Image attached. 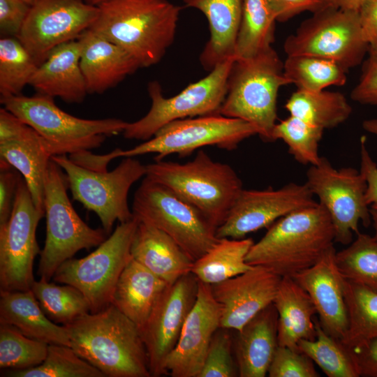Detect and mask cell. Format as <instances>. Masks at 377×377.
I'll use <instances>...</instances> for the list:
<instances>
[{
	"label": "cell",
	"instance_id": "6da1fadb",
	"mask_svg": "<svg viewBox=\"0 0 377 377\" xmlns=\"http://www.w3.org/2000/svg\"><path fill=\"white\" fill-rule=\"evenodd\" d=\"M70 347L105 377H150L140 328L114 305L64 325Z\"/></svg>",
	"mask_w": 377,
	"mask_h": 377
},
{
	"label": "cell",
	"instance_id": "7a4b0ae2",
	"mask_svg": "<svg viewBox=\"0 0 377 377\" xmlns=\"http://www.w3.org/2000/svg\"><path fill=\"white\" fill-rule=\"evenodd\" d=\"M89 29L115 43L140 68L158 64L172 44L181 7L168 0H110Z\"/></svg>",
	"mask_w": 377,
	"mask_h": 377
},
{
	"label": "cell",
	"instance_id": "3957f363",
	"mask_svg": "<svg viewBox=\"0 0 377 377\" xmlns=\"http://www.w3.org/2000/svg\"><path fill=\"white\" fill-rule=\"evenodd\" d=\"M334 238L329 214L316 202L272 224L251 246L246 262L264 267L281 277H293L316 263L333 246Z\"/></svg>",
	"mask_w": 377,
	"mask_h": 377
},
{
	"label": "cell",
	"instance_id": "277c9868",
	"mask_svg": "<svg viewBox=\"0 0 377 377\" xmlns=\"http://www.w3.org/2000/svg\"><path fill=\"white\" fill-rule=\"evenodd\" d=\"M0 101L3 108L40 135L52 156L99 147L107 137L123 133L128 124L116 118L75 117L59 108L54 98L38 93L32 96L1 97Z\"/></svg>",
	"mask_w": 377,
	"mask_h": 377
},
{
	"label": "cell",
	"instance_id": "5b68a950",
	"mask_svg": "<svg viewBox=\"0 0 377 377\" xmlns=\"http://www.w3.org/2000/svg\"><path fill=\"white\" fill-rule=\"evenodd\" d=\"M199 209L217 228L223 222L243 189L228 164L214 161L205 151L179 163L163 160L146 165V175Z\"/></svg>",
	"mask_w": 377,
	"mask_h": 377
},
{
	"label": "cell",
	"instance_id": "8992f818",
	"mask_svg": "<svg viewBox=\"0 0 377 377\" xmlns=\"http://www.w3.org/2000/svg\"><path fill=\"white\" fill-rule=\"evenodd\" d=\"M290 84L283 63L272 47L246 59H236L219 114L252 124L265 142H272L281 87Z\"/></svg>",
	"mask_w": 377,
	"mask_h": 377
},
{
	"label": "cell",
	"instance_id": "52a82bcc",
	"mask_svg": "<svg viewBox=\"0 0 377 377\" xmlns=\"http://www.w3.org/2000/svg\"><path fill=\"white\" fill-rule=\"evenodd\" d=\"M68 188L65 172L51 158L45 180L46 238L38 269L40 279L47 281L64 262L82 249L98 246L108 235L82 221L70 202Z\"/></svg>",
	"mask_w": 377,
	"mask_h": 377
},
{
	"label": "cell",
	"instance_id": "ba28073f",
	"mask_svg": "<svg viewBox=\"0 0 377 377\" xmlns=\"http://www.w3.org/2000/svg\"><path fill=\"white\" fill-rule=\"evenodd\" d=\"M133 216L168 235L193 260L219 240L216 228L195 206L145 177L134 194Z\"/></svg>",
	"mask_w": 377,
	"mask_h": 377
},
{
	"label": "cell",
	"instance_id": "9c48e42d",
	"mask_svg": "<svg viewBox=\"0 0 377 377\" xmlns=\"http://www.w3.org/2000/svg\"><path fill=\"white\" fill-rule=\"evenodd\" d=\"M66 175L74 200L98 216L110 234L116 221L133 218L128 202L132 185L146 175V165L133 157H126L112 171H94L73 162L67 155L52 156Z\"/></svg>",
	"mask_w": 377,
	"mask_h": 377
},
{
	"label": "cell",
	"instance_id": "30bf717a",
	"mask_svg": "<svg viewBox=\"0 0 377 377\" xmlns=\"http://www.w3.org/2000/svg\"><path fill=\"white\" fill-rule=\"evenodd\" d=\"M235 59L230 58L218 64L206 77L188 85L172 97L163 96L158 82H149L147 90L151 101V108L141 119L128 122L123 131L124 137L146 141L173 121L219 114Z\"/></svg>",
	"mask_w": 377,
	"mask_h": 377
},
{
	"label": "cell",
	"instance_id": "8fae6325",
	"mask_svg": "<svg viewBox=\"0 0 377 377\" xmlns=\"http://www.w3.org/2000/svg\"><path fill=\"white\" fill-rule=\"evenodd\" d=\"M138 220L120 223L98 248L82 258H70L57 269L52 279L80 290L98 312L111 304L116 284L132 259L131 248Z\"/></svg>",
	"mask_w": 377,
	"mask_h": 377
},
{
	"label": "cell",
	"instance_id": "7c38bea8",
	"mask_svg": "<svg viewBox=\"0 0 377 377\" xmlns=\"http://www.w3.org/2000/svg\"><path fill=\"white\" fill-rule=\"evenodd\" d=\"M287 56L308 55L332 61L346 71L369 52L359 12L333 6L314 13L285 40Z\"/></svg>",
	"mask_w": 377,
	"mask_h": 377
},
{
	"label": "cell",
	"instance_id": "4fadbf2b",
	"mask_svg": "<svg viewBox=\"0 0 377 377\" xmlns=\"http://www.w3.org/2000/svg\"><path fill=\"white\" fill-rule=\"evenodd\" d=\"M258 134L251 123L221 114L173 121L157 131L149 140L128 149H115L116 158L156 154L155 161L177 154L188 156L205 146L233 150L244 140Z\"/></svg>",
	"mask_w": 377,
	"mask_h": 377
},
{
	"label": "cell",
	"instance_id": "5bb4252c",
	"mask_svg": "<svg viewBox=\"0 0 377 377\" xmlns=\"http://www.w3.org/2000/svg\"><path fill=\"white\" fill-rule=\"evenodd\" d=\"M305 184L329 214L334 242L350 244L353 234L360 232V223L367 227L372 222L365 197L367 182L360 170L336 169L322 157L318 164L308 169Z\"/></svg>",
	"mask_w": 377,
	"mask_h": 377
},
{
	"label": "cell",
	"instance_id": "9a60e30c",
	"mask_svg": "<svg viewBox=\"0 0 377 377\" xmlns=\"http://www.w3.org/2000/svg\"><path fill=\"white\" fill-rule=\"evenodd\" d=\"M43 216L35 207L22 177L10 217L0 226V290H31L36 281L34 259L41 251L36 239V229Z\"/></svg>",
	"mask_w": 377,
	"mask_h": 377
},
{
	"label": "cell",
	"instance_id": "2e32d148",
	"mask_svg": "<svg viewBox=\"0 0 377 377\" xmlns=\"http://www.w3.org/2000/svg\"><path fill=\"white\" fill-rule=\"evenodd\" d=\"M98 13L84 0H36L17 38L39 65L55 47L89 29Z\"/></svg>",
	"mask_w": 377,
	"mask_h": 377
},
{
	"label": "cell",
	"instance_id": "e0dca14e",
	"mask_svg": "<svg viewBox=\"0 0 377 377\" xmlns=\"http://www.w3.org/2000/svg\"><path fill=\"white\" fill-rule=\"evenodd\" d=\"M304 183H289L279 188L242 189L223 222L217 238H244L249 233L269 228L280 218L316 202Z\"/></svg>",
	"mask_w": 377,
	"mask_h": 377
},
{
	"label": "cell",
	"instance_id": "ac0fdd59",
	"mask_svg": "<svg viewBox=\"0 0 377 377\" xmlns=\"http://www.w3.org/2000/svg\"><path fill=\"white\" fill-rule=\"evenodd\" d=\"M198 283L195 276L189 273L167 286L141 329L151 376L165 375V362L195 302Z\"/></svg>",
	"mask_w": 377,
	"mask_h": 377
},
{
	"label": "cell",
	"instance_id": "d6986e66",
	"mask_svg": "<svg viewBox=\"0 0 377 377\" xmlns=\"http://www.w3.org/2000/svg\"><path fill=\"white\" fill-rule=\"evenodd\" d=\"M220 306L211 286L199 281L195 302L165 362V375L199 377L212 337L220 328Z\"/></svg>",
	"mask_w": 377,
	"mask_h": 377
},
{
	"label": "cell",
	"instance_id": "ffe728a7",
	"mask_svg": "<svg viewBox=\"0 0 377 377\" xmlns=\"http://www.w3.org/2000/svg\"><path fill=\"white\" fill-rule=\"evenodd\" d=\"M281 278L262 266L212 285L220 306V327L241 330L262 310L273 304Z\"/></svg>",
	"mask_w": 377,
	"mask_h": 377
},
{
	"label": "cell",
	"instance_id": "44dd1931",
	"mask_svg": "<svg viewBox=\"0 0 377 377\" xmlns=\"http://www.w3.org/2000/svg\"><path fill=\"white\" fill-rule=\"evenodd\" d=\"M336 252L332 246L316 263L293 278L310 296L325 332L341 340L347 329L348 317L344 279L336 263Z\"/></svg>",
	"mask_w": 377,
	"mask_h": 377
},
{
	"label": "cell",
	"instance_id": "7402d4cb",
	"mask_svg": "<svg viewBox=\"0 0 377 377\" xmlns=\"http://www.w3.org/2000/svg\"><path fill=\"white\" fill-rule=\"evenodd\" d=\"M77 39L82 43L80 65L88 94H103L140 68L123 48L89 29Z\"/></svg>",
	"mask_w": 377,
	"mask_h": 377
},
{
	"label": "cell",
	"instance_id": "603a6c76",
	"mask_svg": "<svg viewBox=\"0 0 377 377\" xmlns=\"http://www.w3.org/2000/svg\"><path fill=\"white\" fill-rule=\"evenodd\" d=\"M81 51L79 39L57 46L38 65L29 85L38 94L81 103L88 94L80 65Z\"/></svg>",
	"mask_w": 377,
	"mask_h": 377
},
{
	"label": "cell",
	"instance_id": "cb8c5ba5",
	"mask_svg": "<svg viewBox=\"0 0 377 377\" xmlns=\"http://www.w3.org/2000/svg\"><path fill=\"white\" fill-rule=\"evenodd\" d=\"M278 313L270 304L237 331L235 353L239 377H265L279 346Z\"/></svg>",
	"mask_w": 377,
	"mask_h": 377
},
{
	"label": "cell",
	"instance_id": "d4e9b609",
	"mask_svg": "<svg viewBox=\"0 0 377 377\" xmlns=\"http://www.w3.org/2000/svg\"><path fill=\"white\" fill-rule=\"evenodd\" d=\"M131 252L133 259L168 285L191 273L194 262L165 232L139 221Z\"/></svg>",
	"mask_w": 377,
	"mask_h": 377
},
{
	"label": "cell",
	"instance_id": "484cf974",
	"mask_svg": "<svg viewBox=\"0 0 377 377\" xmlns=\"http://www.w3.org/2000/svg\"><path fill=\"white\" fill-rule=\"evenodd\" d=\"M185 6L201 11L207 19L210 36L200 56L203 68L211 71L235 57L242 0H183ZM236 58V57H235Z\"/></svg>",
	"mask_w": 377,
	"mask_h": 377
},
{
	"label": "cell",
	"instance_id": "4316f807",
	"mask_svg": "<svg viewBox=\"0 0 377 377\" xmlns=\"http://www.w3.org/2000/svg\"><path fill=\"white\" fill-rule=\"evenodd\" d=\"M273 304L278 313L279 346L298 350L301 340L316 339V308L309 294L293 277L281 278Z\"/></svg>",
	"mask_w": 377,
	"mask_h": 377
},
{
	"label": "cell",
	"instance_id": "83f0119b",
	"mask_svg": "<svg viewBox=\"0 0 377 377\" xmlns=\"http://www.w3.org/2000/svg\"><path fill=\"white\" fill-rule=\"evenodd\" d=\"M0 323L10 325L25 336L47 344L70 346L66 327L48 318L31 290H0Z\"/></svg>",
	"mask_w": 377,
	"mask_h": 377
},
{
	"label": "cell",
	"instance_id": "f1b7e54d",
	"mask_svg": "<svg viewBox=\"0 0 377 377\" xmlns=\"http://www.w3.org/2000/svg\"><path fill=\"white\" fill-rule=\"evenodd\" d=\"M167 286V283L132 258L119 278L111 304L141 330Z\"/></svg>",
	"mask_w": 377,
	"mask_h": 377
},
{
	"label": "cell",
	"instance_id": "f546056e",
	"mask_svg": "<svg viewBox=\"0 0 377 377\" xmlns=\"http://www.w3.org/2000/svg\"><path fill=\"white\" fill-rule=\"evenodd\" d=\"M0 158L21 174L35 207L45 216V180L52 156L40 135L31 127L22 138L0 143Z\"/></svg>",
	"mask_w": 377,
	"mask_h": 377
},
{
	"label": "cell",
	"instance_id": "4dcf8cb0",
	"mask_svg": "<svg viewBox=\"0 0 377 377\" xmlns=\"http://www.w3.org/2000/svg\"><path fill=\"white\" fill-rule=\"evenodd\" d=\"M251 238H221L193 262L191 273L210 286L223 282L251 269L246 255L253 244Z\"/></svg>",
	"mask_w": 377,
	"mask_h": 377
},
{
	"label": "cell",
	"instance_id": "1f68e13d",
	"mask_svg": "<svg viewBox=\"0 0 377 377\" xmlns=\"http://www.w3.org/2000/svg\"><path fill=\"white\" fill-rule=\"evenodd\" d=\"M286 109L299 117L323 128H332L346 121L352 113L348 100L338 91H307L297 89L288 98Z\"/></svg>",
	"mask_w": 377,
	"mask_h": 377
},
{
	"label": "cell",
	"instance_id": "d6a6232c",
	"mask_svg": "<svg viewBox=\"0 0 377 377\" xmlns=\"http://www.w3.org/2000/svg\"><path fill=\"white\" fill-rule=\"evenodd\" d=\"M348 326L341 341L348 348L377 338V290L344 279Z\"/></svg>",
	"mask_w": 377,
	"mask_h": 377
},
{
	"label": "cell",
	"instance_id": "836d02e7",
	"mask_svg": "<svg viewBox=\"0 0 377 377\" xmlns=\"http://www.w3.org/2000/svg\"><path fill=\"white\" fill-rule=\"evenodd\" d=\"M276 21L267 0H242L236 59L250 58L271 47Z\"/></svg>",
	"mask_w": 377,
	"mask_h": 377
},
{
	"label": "cell",
	"instance_id": "e575fe53",
	"mask_svg": "<svg viewBox=\"0 0 377 377\" xmlns=\"http://www.w3.org/2000/svg\"><path fill=\"white\" fill-rule=\"evenodd\" d=\"M284 75L297 89L320 91L346 82V71L338 64L308 55H290L283 63Z\"/></svg>",
	"mask_w": 377,
	"mask_h": 377
},
{
	"label": "cell",
	"instance_id": "d590c367",
	"mask_svg": "<svg viewBox=\"0 0 377 377\" xmlns=\"http://www.w3.org/2000/svg\"><path fill=\"white\" fill-rule=\"evenodd\" d=\"M314 323L316 339L301 340L298 350L318 364L328 377H360L350 350L340 339L326 333L316 318Z\"/></svg>",
	"mask_w": 377,
	"mask_h": 377
},
{
	"label": "cell",
	"instance_id": "8d00e7d4",
	"mask_svg": "<svg viewBox=\"0 0 377 377\" xmlns=\"http://www.w3.org/2000/svg\"><path fill=\"white\" fill-rule=\"evenodd\" d=\"M31 290L43 312L55 323L64 325L90 312L85 296L71 285L40 279L34 282Z\"/></svg>",
	"mask_w": 377,
	"mask_h": 377
},
{
	"label": "cell",
	"instance_id": "74e56055",
	"mask_svg": "<svg viewBox=\"0 0 377 377\" xmlns=\"http://www.w3.org/2000/svg\"><path fill=\"white\" fill-rule=\"evenodd\" d=\"M38 64L17 37L0 39L1 97L18 96L29 84Z\"/></svg>",
	"mask_w": 377,
	"mask_h": 377
},
{
	"label": "cell",
	"instance_id": "f35d334b",
	"mask_svg": "<svg viewBox=\"0 0 377 377\" xmlns=\"http://www.w3.org/2000/svg\"><path fill=\"white\" fill-rule=\"evenodd\" d=\"M336 263L343 278L377 290V241L357 233L346 249L336 252Z\"/></svg>",
	"mask_w": 377,
	"mask_h": 377
},
{
	"label": "cell",
	"instance_id": "ab89813d",
	"mask_svg": "<svg viewBox=\"0 0 377 377\" xmlns=\"http://www.w3.org/2000/svg\"><path fill=\"white\" fill-rule=\"evenodd\" d=\"M6 374L11 377H105L71 347L59 344H49L40 364L23 370H6Z\"/></svg>",
	"mask_w": 377,
	"mask_h": 377
},
{
	"label": "cell",
	"instance_id": "60d3db41",
	"mask_svg": "<svg viewBox=\"0 0 377 377\" xmlns=\"http://www.w3.org/2000/svg\"><path fill=\"white\" fill-rule=\"evenodd\" d=\"M324 129L299 117L290 115L276 124L272 131V141L283 140L288 152L299 163L311 165L320 163L319 142Z\"/></svg>",
	"mask_w": 377,
	"mask_h": 377
},
{
	"label": "cell",
	"instance_id": "b9f144b4",
	"mask_svg": "<svg viewBox=\"0 0 377 377\" xmlns=\"http://www.w3.org/2000/svg\"><path fill=\"white\" fill-rule=\"evenodd\" d=\"M47 343L31 339L16 327L0 323V368L23 370L40 364L48 350Z\"/></svg>",
	"mask_w": 377,
	"mask_h": 377
},
{
	"label": "cell",
	"instance_id": "7bdbcfd3",
	"mask_svg": "<svg viewBox=\"0 0 377 377\" xmlns=\"http://www.w3.org/2000/svg\"><path fill=\"white\" fill-rule=\"evenodd\" d=\"M229 330L219 328L214 334L199 377H235L236 361L232 357V339Z\"/></svg>",
	"mask_w": 377,
	"mask_h": 377
},
{
	"label": "cell",
	"instance_id": "ee69618b",
	"mask_svg": "<svg viewBox=\"0 0 377 377\" xmlns=\"http://www.w3.org/2000/svg\"><path fill=\"white\" fill-rule=\"evenodd\" d=\"M269 377H318L313 362L305 354L278 346L268 369Z\"/></svg>",
	"mask_w": 377,
	"mask_h": 377
},
{
	"label": "cell",
	"instance_id": "f6af8a7d",
	"mask_svg": "<svg viewBox=\"0 0 377 377\" xmlns=\"http://www.w3.org/2000/svg\"><path fill=\"white\" fill-rule=\"evenodd\" d=\"M368 54L359 82L352 90L350 97L360 104L377 106V51Z\"/></svg>",
	"mask_w": 377,
	"mask_h": 377
},
{
	"label": "cell",
	"instance_id": "bcb514c9",
	"mask_svg": "<svg viewBox=\"0 0 377 377\" xmlns=\"http://www.w3.org/2000/svg\"><path fill=\"white\" fill-rule=\"evenodd\" d=\"M22 176L5 160L0 158V226L9 220L20 179Z\"/></svg>",
	"mask_w": 377,
	"mask_h": 377
},
{
	"label": "cell",
	"instance_id": "7dc6e473",
	"mask_svg": "<svg viewBox=\"0 0 377 377\" xmlns=\"http://www.w3.org/2000/svg\"><path fill=\"white\" fill-rule=\"evenodd\" d=\"M31 5L23 0H0V32L2 36L17 37Z\"/></svg>",
	"mask_w": 377,
	"mask_h": 377
},
{
	"label": "cell",
	"instance_id": "c3c4849f",
	"mask_svg": "<svg viewBox=\"0 0 377 377\" xmlns=\"http://www.w3.org/2000/svg\"><path fill=\"white\" fill-rule=\"evenodd\" d=\"M276 21L286 22L304 11L313 13L330 6L328 0H267Z\"/></svg>",
	"mask_w": 377,
	"mask_h": 377
},
{
	"label": "cell",
	"instance_id": "681fc988",
	"mask_svg": "<svg viewBox=\"0 0 377 377\" xmlns=\"http://www.w3.org/2000/svg\"><path fill=\"white\" fill-rule=\"evenodd\" d=\"M360 170L367 182L366 201L370 209L377 210V164L367 148L364 136L360 138Z\"/></svg>",
	"mask_w": 377,
	"mask_h": 377
},
{
	"label": "cell",
	"instance_id": "f907efd6",
	"mask_svg": "<svg viewBox=\"0 0 377 377\" xmlns=\"http://www.w3.org/2000/svg\"><path fill=\"white\" fill-rule=\"evenodd\" d=\"M349 350L360 376L377 377V338Z\"/></svg>",
	"mask_w": 377,
	"mask_h": 377
},
{
	"label": "cell",
	"instance_id": "816d5d0a",
	"mask_svg": "<svg viewBox=\"0 0 377 377\" xmlns=\"http://www.w3.org/2000/svg\"><path fill=\"white\" fill-rule=\"evenodd\" d=\"M362 34L369 52L377 51V0H364L358 9Z\"/></svg>",
	"mask_w": 377,
	"mask_h": 377
},
{
	"label": "cell",
	"instance_id": "f5cc1de1",
	"mask_svg": "<svg viewBox=\"0 0 377 377\" xmlns=\"http://www.w3.org/2000/svg\"><path fill=\"white\" fill-rule=\"evenodd\" d=\"M30 128L31 126L5 108L0 109V143L17 140Z\"/></svg>",
	"mask_w": 377,
	"mask_h": 377
},
{
	"label": "cell",
	"instance_id": "db71d44e",
	"mask_svg": "<svg viewBox=\"0 0 377 377\" xmlns=\"http://www.w3.org/2000/svg\"><path fill=\"white\" fill-rule=\"evenodd\" d=\"M68 157L73 162L81 167L100 172L108 171V164L115 158L113 151L106 154L96 155L92 154L89 150H86L69 155Z\"/></svg>",
	"mask_w": 377,
	"mask_h": 377
},
{
	"label": "cell",
	"instance_id": "11a10c76",
	"mask_svg": "<svg viewBox=\"0 0 377 377\" xmlns=\"http://www.w3.org/2000/svg\"><path fill=\"white\" fill-rule=\"evenodd\" d=\"M364 0H328L330 6L343 10H357Z\"/></svg>",
	"mask_w": 377,
	"mask_h": 377
},
{
	"label": "cell",
	"instance_id": "9f6ffc18",
	"mask_svg": "<svg viewBox=\"0 0 377 377\" xmlns=\"http://www.w3.org/2000/svg\"><path fill=\"white\" fill-rule=\"evenodd\" d=\"M362 128L368 133L377 136V118L364 120L362 122Z\"/></svg>",
	"mask_w": 377,
	"mask_h": 377
},
{
	"label": "cell",
	"instance_id": "6f0895ef",
	"mask_svg": "<svg viewBox=\"0 0 377 377\" xmlns=\"http://www.w3.org/2000/svg\"><path fill=\"white\" fill-rule=\"evenodd\" d=\"M371 221L373 223L374 229H375V235L374 237L377 241V210L370 209Z\"/></svg>",
	"mask_w": 377,
	"mask_h": 377
},
{
	"label": "cell",
	"instance_id": "680465c9",
	"mask_svg": "<svg viewBox=\"0 0 377 377\" xmlns=\"http://www.w3.org/2000/svg\"><path fill=\"white\" fill-rule=\"evenodd\" d=\"M84 1L86 3H89V4H91V5L95 6H98L100 4H101V3H104V2L108 1L110 0H84Z\"/></svg>",
	"mask_w": 377,
	"mask_h": 377
},
{
	"label": "cell",
	"instance_id": "91938a15",
	"mask_svg": "<svg viewBox=\"0 0 377 377\" xmlns=\"http://www.w3.org/2000/svg\"><path fill=\"white\" fill-rule=\"evenodd\" d=\"M23 1L31 6L33 5L36 1V0H23Z\"/></svg>",
	"mask_w": 377,
	"mask_h": 377
}]
</instances>
